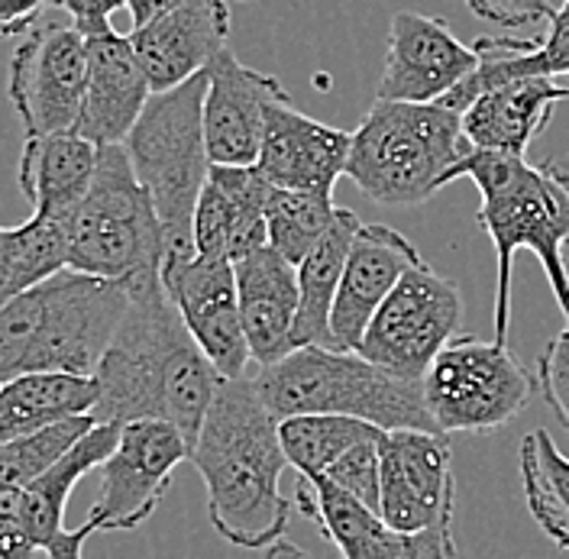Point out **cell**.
Masks as SVG:
<instances>
[{"instance_id":"6da1fadb","label":"cell","mask_w":569,"mask_h":559,"mask_svg":"<svg viewBox=\"0 0 569 559\" xmlns=\"http://www.w3.org/2000/svg\"><path fill=\"white\" fill-rule=\"evenodd\" d=\"M98 423L169 420L194 447L223 376L172 305L162 281L130 291V308L94 372Z\"/></svg>"},{"instance_id":"7a4b0ae2","label":"cell","mask_w":569,"mask_h":559,"mask_svg":"<svg viewBox=\"0 0 569 559\" xmlns=\"http://www.w3.org/2000/svg\"><path fill=\"white\" fill-rule=\"evenodd\" d=\"M191 466L208 489L213 530L237 547L269 550L291 521L282 491L288 469L279 418L259 398L252 376L223 379L191 447Z\"/></svg>"},{"instance_id":"3957f363","label":"cell","mask_w":569,"mask_h":559,"mask_svg":"<svg viewBox=\"0 0 569 559\" xmlns=\"http://www.w3.org/2000/svg\"><path fill=\"white\" fill-rule=\"evenodd\" d=\"M479 188V227L496 246V340L508 343L515 256L528 249L543 266L553 298L569 327V176L553 166H531L518 152L476 149L457 169Z\"/></svg>"},{"instance_id":"277c9868","label":"cell","mask_w":569,"mask_h":559,"mask_svg":"<svg viewBox=\"0 0 569 559\" xmlns=\"http://www.w3.org/2000/svg\"><path fill=\"white\" fill-rule=\"evenodd\" d=\"M130 308V288L62 269L0 308V385L27 372L94 376Z\"/></svg>"},{"instance_id":"5b68a950","label":"cell","mask_w":569,"mask_h":559,"mask_svg":"<svg viewBox=\"0 0 569 559\" xmlns=\"http://www.w3.org/2000/svg\"><path fill=\"white\" fill-rule=\"evenodd\" d=\"M252 385L279 420L343 415L379 430H433L421 382H408L369 362L362 352L298 347L272 366H259Z\"/></svg>"},{"instance_id":"8992f818","label":"cell","mask_w":569,"mask_h":559,"mask_svg":"<svg viewBox=\"0 0 569 559\" xmlns=\"http://www.w3.org/2000/svg\"><path fill=\"white\" fill-rule=\"evenodd\" d=\"M469 152L457 110L376 98L353 130L347 178L376 204L418 208L457 181Z\"/></svg>"},{"instance_id":"52a82bcc","label":"cell","mask_w":569,"mask_h":559,"mask_svg":"<svg viewBox=\"0 0 569 559\" xmlns=\"http://www.w3.org/2000/svg\"><path fill=\"white\" fill-rule=\"evenodd\" d=\"M204 94L208 71L172 91L152 94L133 133L123 142L166 233L162 266L191 259L198 252L194 210L213 166L204 137Z\"/></svg>"},{"instance_id":"ba28073f","label":"cell","mask_w":569,"mask_h":559,"mask_svg":"<svg viewBox=\"0 0 569 559\" xmlns=\"http://www.w3.org/2000/svg\"><path fill=\"white\" fill-rule=\"evenodd\" d=\"M166 233L127 146H101L98 172L69 223V269L127 285L162 281Z\"/></svg>"},{"instance_id":"9c48e42d","label":"cell","mask_w":569,"mask_h":559,"mask_svg":"<svg viewBox=\"0 0 569 559\" xmlns=\"http://www.w3.org/2000/svg\"><path fill=\"white\" fill-rule=\"evenodd\" d=\"M421 388L440 433H496L528 408L533 379L508 343L460 333L433 359Z\"/></svg>"},{"instance_id":"30bf717a","label":"cell","mask_w":569,"mask_h":559,"mask_svg":"<svg viewBox=\"0 0 569 559\" xmlns=\"http://www.w3.org/2000/svg\"><path fill=\"white\" fill-rule=\"evenodd\" d=\"M462 315L460 285L421 259L369 320L356 352L408 382H425L433 359L460 337Z\"/></svg>"},{"instance_id":"8fae6325","label":"cell","mask_w":569,"mask_h":559,"mask_svg":"<svg viewBox=\"0 0 569 559\" xmlns=\"http://www.w3.org/2000/svg\"><path fill=\"white\" fill-rule=\"evenodd\" d=\"M88 88V36L59 17H42L10 56L7 98L20 117L23 140L71 133Z\"/></svg>"},{"instance_id":"7c38bea8","label":"cell","mask_w":569,"mask_h":559,"mask_svg":"<svg viewBox=\"0 0 569 559\" xmlns=\"http://www.w3.org/2000/svg\"><path fill=\"white\" fill-rule=\"evenodd\" d=\"M191 459L188 437L169 420H130L101 466V495L84 525L94 533L137 530L162 505L176 469Z\"/></svg>"},{"instance_id":"4fadbf2b","label":"cell","mask_w":569,"mask_h":559,"mask_svg":"<svg viewBox=\"0 0 569 559\" xmlns=\"http://www.w3.org/2000/svg\"><path fill=\"white\" fill-rule=\"evenodd\" d=\"M379 518L401 533L453 527V456L447 433L386 430L379 440Z\"/></svg>"},{"instance_id":"5bb4252c","label":"cell","mask_w":569,"mask_h":559,"mask_svg":"<svg viewBox=\"0 0 569 559\" xmlns=\"http://www.w3.org/2000/svg\"><path fill=\"white\" fill-rule=\"evenodd\" d=\"M162 285L223 379H243L252 352L240 317L237 269L230 259L194 252L191 259L162 266Z\"/></svg>"},{"instance_id":"9a60e30c","label":"cell","mask_w":569,"mask_h":559,"mask_svg":"<svg viewBox=\"0 0 569 559\" xmlns=\"http://www.w3.org/2000/svg\"><path fill=\"white\" fill-rule=\"evenodd\" d=\"M479 69L476 46H466L443 17L398 10L389 23V49L379 78V101L440 104Z\"/></svg>"},{"instance_id":"2e32d148","label":"cell","mask_w":569,"mask_h":559,"mask_svg":"<svg viewBox=\"0 0 569 559\" xmlns=\"http://www.w3.org/2000/svg\"><path fill=\"white\" fill-rule=\"evenodd\" d=\"M298 508L343 559H457L453 527L401 533L327 476L301 479Z\"/></svg>"},{"instance_id":"e0dca14e","label":"cell","mask_w":569,"mask_h":559,"mask_svg":"<svg viewBox=\"0 0 569 559\" xmlns=\"http://www.w3.org/2000/svg\"><path fill=\"white\" fill-rule=\"evenodd\" d=\"M350 142L353 133L301 113L282 91L266 107V133L256 166L272 188L333 194L337 181L347 176Z\"/></svg>"},{"instance_id":"ac0fdd59","label":"cell","mask_w":569,"mask_h":559,"mask_svg":"<svg viewBox=\"0 0 569 559\" xmlns=\"http://www.w3.org/2000/svg\"><path fill=\"white\" fill-rule=\"evenodd\" d=\"M230 7L227 0H181L149 23L133 27L130 42L149 74L152 91H172L204 74L227 49Z\"/></svg>"},{"instance_id":"d6986e66","label":"cell","mask_w":569,"mask_h":559,"mask_svg":"<svg viewBox=\"0 0 569 559\" xmlns=\"http://www.w3.org/2000/svg\"><path fill=\"white\" fill-rule=\"evenodd\" d=\"M282 81L243 66L230 49H223L208 69L204 94V137L213 166H256L266 107L282 94Z\"/></svg>"},{"instance_id":"ffe728a7","label":"cell","mask_w":569,"mask_h":559,"mask_svg":"<svg viewBox=\"0 0 569 559\" xmlns=\"http://www.w3.org/2000/svg\"><path fill=\"white\" fill-rule=\"evenodd\" d=\"M130 36H88V88L74 133L94 146H123L152 98Z\"/></svg>"},{"instance_id":"44dd1931","label":"cell","mask_w":569,"mask_h":559,"mask_svg":"<svg viewBox=\"0 0 569 559\" xmlns=\"http://www.w3.org/2000/svg\"><path fill=\"white\" fill-rule=\"evenodd\" d=\"M415 262H421V252L398 230L386 223L359 227L330 315L340 350H359L369 320L386 305L395 285Z\"/></svg>"},{"instance_id":"7402d4cb","label":"cell","mask_w":569,"mask_h":559,"mask_svg":"<svg viewBox=\"0 0 569 559\" xmlns=\"http://www.w3.org/2000/svg\"><path fill=\"white\" fill-rule=\"evenodd\" d=\"M272 181L259 166H211L194 210V249L230 262L269 246L266 208Z\"/></svg>"},{"instance_id":"603a6c76","label":"cell","mask_w":569,"mask_h":559,"mask_svg":"<svg viewBox=\"0 0 569 559\" xmlns=\"http://www.w3.org/2000/svg\"><path fill=\"white\" fill-rule=\"evenodd\" d=\"M233 269L252 362L272 366L295 350V327L301 308L298 266H291L272 246H262L249 252L247 259L233 262Z\"/></svg>"},{"instance_id":"cb8c5ba5","label":"cell","mask_w":569,"mask_h":559,"mask_svg":"<svg viewBox=\"0 0 569 559\" xmlns=\"http://www.w3.org/2000/svg\"><path fill=\"white\" fill-rule=\"evenodd\" d=\"M560 101H569V81L525 74L482 91L462 110V133L476 149L528 156Z\"/></svg>"},{"instance_id":"d4e9b609","label":"cell","mask_w":569,"mask_h":559,"mask_svg":"<svg viewBox=\"0 0 569 559\" xmlns=\"http://www.w3.org/2000/svg\"><path fill=\"white\" fill-rule=\"evenodd\" d=\"M101 146L71 133L27 137L20 156V191L30 201L36 217L69 220L84 201L94 172H98Z\"/></svg>"},{"instance_id":"484cf974","label":"cell","mask_w":569,"mask_h":559,"mask_svg":"<svg viewBox=\"0 0 569 559\" xmlns=\"http://www.w3.org/2000/svg\"><path fill=\"white\" fill-rule=\"evenodd\" d=\"M117 440H120V423H94L52 469H46L30 486L17 489L20 530L36 553H46L69 530L66 508H69L71 491L78 489V482L88 472L104 466Z\"/></svg>"},{"instance_id":"4316f807","label":"cell","mask_w":569,"mask_h":559,"mask_svg":"<svg viewBox=\"0 0 569 559\" xmlns=\"http://www.w3.org/2000/svg\"><path fill=\"white\" fill-rule=\"evenodd\" d=\"M476 52H479V69L440 101L457 113H462L482 91L496 88L501 81H511V78L547 74V78L569 81V10H557V17L547 23L543 39L486 36L476 42Z\"/></svg>"},{"instance_id":"83f0119b","label":"cell","mask_w":569,"mask_h":559,"mask_svg":"<svg viewBox=\"0 0 569 559\" xmlns=\"http://www.w3.org/2000/svg\"><path fill=\"white\" fill-rule=\"evenodd\" d=\"M101 388L94 376L27 372L0 385V443L30 437L52 423L84 418L98 408Z\"/></svg>"},{"instance_id":"f1b7e54d","label":"cell","mask_w":569,"mask_h":559,"mask_svg":"<svg viewBox=\"0 0 569 559\" xmlns=\"http://www.w3.org/2000/svg\"><path fill=\"white\" fill-rule=\"evenodd\" d=\"M362 220L353 210L340 208L330 230L323 233L308 259L298 266V285H301V308H298V327H295V350L298 347H337L330 315H333V301L340 291V279L350 259L356 233H359Z\"/></svg>"},{"instance_id":"f546056e","label":"cell","mask_w":569,"mask_h":559,"mask_svg":"<svg viewBox=\"0 0 569 559\" xmlns=\"http://www.w3.org/2000/svg\"><path fill=\"white\" fill-rule=\"evenodd\" d=\"M62 269H69L66 220L33 213L20 227H0V308Z\"/></svg>"},{"instance_id":"4dcf8cb0","label":"cell","mask_w":569,"mask_h":559,"mask_svg":"<svg viewBox=\"0 0 569 559\" xmlns=\"http://www.w3.org/2000/svg\"><path fill=\"white\" fill-rule=\"evenodd\" d=\"M518 459L531 518L569 553V456L553 443L550 430L537 427L521 440Z\"/></svg>"},{"instance_id":"1f68e13d","label":"cell","mask_w":569,"mask_h":559,"mask_svg":"<svg viewBox=\"0 0 569 559\" xmlns=\"http://www.w3.org/2000/svg\"><path fill=\"white\" fill-rule=\"evenodd\" d=\"M379 433H382L379 427L343 415H301V418L279 420L288 466L298 469L301 479H318L350 447L372 440Z\"/></svg>"},{"instance_id":"d6a6232c","label":"cell","mask_w":569,"mask_h":559,"mask_svg":"<svg viewBox=\"0 0 569 559\" xmlns=\"http://www.w3.org/2000/svg\"><path fill=\"white\" fill-rule=\"evenodd\" d=\"M337 201L333 194L320 191H288V188H272L269 208H266V230H269V246L282 252L291 266H301L308 252L323 240L337 217Z\"/></svg>"},{"instance_id":"836d02e7","label":"cell","mask_w":569,"mask_h":559,"mask_svg":"<svg viewBox=\"0 0 569 559\" xmlns=\"http://www.w3.org/2000/svg\"><path fill=\"white\" fill-rule=\"evenodd\" d=\"M98 420L84 418L62 420L46 430H36L30 437H17L0 443V489H23L39 479L46 469H52L71 447L94 427Z\"/></svg>"},{"instance_id":"e575fe53","label":"cell","mask_w":569,"mask_h":559,"mask_svg":"<svg viewBox=\"0 0 569 559\" xmlns=\"http://www.w3.org/2000/svg\"><path fill=\"white\" fill-rule=\"evenodd\" d=\"M382 433H386V430H382ZM382 433L372 437V440H362V443L350 447L347 453L340 456V459L323 472L333 486L350 491L359 505H366V508L376 511V515H379V505H382V459H379V440H382Z\"/></svg>"},{"instance_id":"d590c367","label":"cell","mask_w":569,"mask_h":559,"mask_svg":"<svg viewBox=\"0 0 569 559\" xmlns=\"http://www.w3.org/2000/svg\"><path fill=\"white\" fill-rule=\"evenodd\" d=\"M537 385L543 391V401L569 430V327H563L537 359Z\"/></svg>"},{"instance_id":"8d00e7d4","label":"cell","mask_w":569,"mask_h":559,"mask_svg":"<svg viewBox=\"0 0 569 559\" xmlns=\"http://www.w3.org/2000/svg\"><path fill=\"white\" fill-rule=\"evenodd\" d=\"M466 7L505 30H525V27H540L557 17V7L550 0H466Z\"/></svg>"},{"instance_id":"74e56055","label":"cell","mask_w":569,"mask_h":559,"mask_svg":"<svg viewBox=\"0 0 569 559\" xmlns=\"http://www.w3.org/2000/svg\"><path fill=\"white\" fill-rule=\"evenodd\" d=\"M59 10L69 13V20L84 36H101L110 27V17L127 7V0H52Z\"/></svg>"},{"instance_id":"f35d334b","label":"cell","mask_w":569,"mask_h":559,"mask_svg":"<svg viewBox=\"0 0 569 559\" xmlns=\"http://www.w3.org/2000/svg\"><path fill=\"white\" fill-rule=\"evenodd\" d=\"M52 0H0V36H23L46 17Z\"/></svg>"},{"instance_id":"ab89813d","label":"cell","mask_w":569,"mask_h":559,"mask_svg":"<svg viewBox=\"0 0 569 559\" xmlns=\"http://www.w3.org/2000/svg\"><path fill=\"white\" fill-rule=\"evenodd\" d=\"M176 3H181V0H127V10H130L133 27H142V23H149L152 17L166 13Z\"/></svg>"},{"instance_id":"60d3db41","label":"cell","mask_w":569,"mask_h":559,"mask_svg":"<svg viewBox=\"0 0 569 559\" xmlns=\"http://www.w3.org/2000/svg\"><path fill=\"white\" fill-rule=\"evenodd\" d=\"M266 559H308V553L298 550V547L288 543V540H279V543H272V547L266 550Z\"/></svg>"},{"instance_id":"b9f144b4","label":"cell","mask_w":569,"mask_h":559,"mask_svg":"<svg viewBox=\"0 0 569 559\" xmlns=\"http://www.w3.org/2000/svg\"><path fill=\"white\" fill-rule=\"evenodd\" d=\"M560 10H569V0H563V7H560Z\"/></svg>"},{"instance_id":"7bdbcfd3","label":"cell","mask_w":569,"mask_h":559,"mask_svg":"<svg viewBox=\"0 0 569 559\" xmlns=\"http://www.w3.org/2000/svg\"><path fill=\"white\" fill-rule=\"evenodd\" d=\"M0 559H7V557H0ZM39 559H46V553H42V557H39Z\"/></svg>"}]
</instances>
